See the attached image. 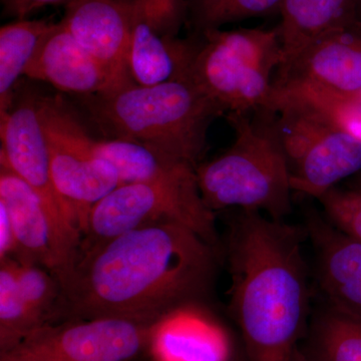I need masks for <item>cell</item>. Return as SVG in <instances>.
<instances>
[{"label":"cell","mask_w":361,"mask_h":361,"mask_svg":"<svg viewBox=\"0 0 361 361\" xmlns=\"http://www.w3.org/2000/svg\"><path fill=\"white\" fill-rule=\"evenodd\" d=\"M355 96H357V97H360V99H361V92H358L357 94H355Z\"/></svg>","instance_id":"obj_32"},{"label":"cell","mask_w":361,"mask_h":361,"mask_svg":"<svg viewBox=\"0 0 361 361\" xmlns=\"http://www.w3.org/2000/svg\"><path fill=\"white\" fill-rule=\"evenodd\" d=\"M229 114L234 142L196 168L203 200L211 210L239 208L282 221L291 212V174L275 126L274 113Z\"/></svg>","instance_id":"obj_4"},{"label":"cell","mask_w":361,"mask_h":361,"mask_svg":"<svg viewBox=\"0 0 361 361\" xmlns=\"http://www.w3.org/2000/svg\"><path fill=\"white\" fill-rule=\"evenodd\" d=\"M0 361H32V360H16V358H0Z\"/></svg>","instance_id":"obj_30"},{"label":"cell","mask_w":361,"mask_h":361,"mask_svg":"<svg viewBox=\"0 0 361 361\" xmlns=\"http://www.w3.org/2000/svg\"><path fill=\"white\" fill-rule=\"evenodd\" d=\"M276 82H298L355 96L361 92V25L317 40L280 73Z\"/></svg>","instance_id":"obj_15"},{"label":"cell","mask_w":361,"mask_h":361,"mask_svg":"<svg viewBox=\"0 0 361 361\" xmlns=\"http://www.w3.org/2000/svg\"><path fill=\"white\" fill-rule=\"evenodd\" d=\"M268 111L291 174V187L319 199L361 170V142L342 132L307 104L272 92Z\"/></svg>","instance_id":"obj_6"},{"label":"cell","mask_w":361,"mask_h":361,"mask_svg":"<svg viewBox=\"0 0 361 361\" xmlns=\"http://www.w3.org/2000/svg\"><path fill=\"white\" fill-rule=\"evenodd\" d=\"M273 90L280 96L307 104L342 132L361 142L360 97L290 82H273Z\"/></svg>","instance_id":"obj_22"},{"label":"cell","mask_w":361,"mask_h":361,"mask_svg":"<svg viewBox=\"0 0 361 361\" xmlns=\"http://www.w3.org/2000/svg\"><path fill=\"white\" fill-rule=\"evenodd\" d=\"M203 33L190 71L194 82L228 115L267 110L272 73L233 51L214 30Z\"/></svg>","instance_id":"obj_10"},{"label":"cell","mask_w":361,"mask_h":361,"mask_svg":"<svg viewBox=\"0 0 361 361\" xmlns=\"http://www.w3.org/2000/svg\"><path fill=\"white\" fill-rule=\"evenodd\" d=\"M289 361H310L308 360L307 356H306L302 349L297 348L295 350H294L293 355H292L290 360Z\"/></svg>","instance_id":"obj_29"},{"label":"cell","mask_w":361,"mask_h":361,"mask_svg":"<svg viewBox=\"0 0 361 361\" xmlns=\"http://www.w3.org/2000/svg\"><path fill=\"white\" fill-rule=\"evenodd\" d=\"M0 163L39 195L49 213L70 276L80 255L82 233L77 214L59 193L52 179L49 148L40 121L39 96L18 97L0 113Z\"/></svg>","instance_id":"obj_7"},{"label":"cell","mask_w":361,"mask_h":361,"mask_svg":"<svg viewBox=\"0 0 361 361\" xmlns=\"http://www.w3.org/2000/svg\"><path fill=\"white\" fill-rule=\"evenodd\" d=\"M0 204L8 213L18 243V253L13 259L42 266L63 287L70 277V271L59 248L51 217L39 195L2 163Z\"/></svg>","instance_id":"obj_11"},{"label":"cell","mask_w":361,"mask_h":361,"mask_svg":"<svg viewBox=\"0 0 361 361\" xmlns=\"http://www.w3.org/2000/svg\"><path fill=\"white\" fill-rule=\"evenodd\" d=\"M215 251L191 228L161 222L132 230L78 257L61 314L157 324L208 288Z\"/></svg>","instance_id":"obj_1"},{"label":"cell","mask_w":361,"mask_h":361,"mask_svg":"<svg viewBox=\"0 0 361 361\" xmlns=\"http://www.w3.org/2000/svg\"><path fill=\"white\" fill-rule=\"evenodd\" d=\"M190 305L156 325L149 345L156 361H230L231 342L225 330Z\"/></svg>","instance_id":"obj_16"},{"label":"cell","mask_w":361,"mask_h":361,"mask_svg":"<svg viewBox=\"0 0 361 361\" xmlns=\"http://www.w3.org/2000/svg\"><path fill=\"white\" fill-rule=\"evenodd\" d=\"M61 23L80 47L125 82H133L128 54L133 30V1L71 0Z\"/></svg>","instance_id":"obj_12"},{"label":"cell","mask_w":361,"mask_h":361,"mask_svg":"<svg viewBox=\"0 0 361 361\" xmlns=\"http://www.w3.org/2000/svg\"><path fill=\"white\" fill-rule=\"evenodd\" d=\"M301 232L242 210L229 240L230 308L250 361H289L308 307Z\"/></svg>","instance_id":"obj_2"},{"label":"cell","mask_w":361,"mask_h":361,"mask_svg":"<svg viewBox=\"0 0 361 361\" xmlns=\"http://www.w3.org/2000/svg\"><path fill=\"white\" fill-rule=\"evenodd\" d=\"M158 324V323H157ZM157 324L102 317L45 324L0 358L32 361H134Z\"/></svg>","instance_id":"obj_9"},{"label":"cell","mask_w":361,"mask_h":361,"mask_svg":"<svg viewBox=\"0 0 361 361\" xmlns=\"http://www.w3.org/2000/svg\"><path fill=\"white\" fill-rule=\"evenodd\" d=\"M195 49L196 45L159 35L133 14L128 70L135 84L154 85L189 78Z\"/></svg>","instance_id":"obj_18"},{"label":"cell","mask_w":361,"mask_h":361,"mask_svg":"<svg viewBox=\"0 0 361 361\" xmlns=\"http://www.w3.org/2000/svg\"><path fill=\"white\" fill-rule=\"evenodd\" d=\"M310 361H361V320L329 310L314 323Z\"/></svg>","instance_id":"obj_21"},{"label":"cell","mask_w":361,"mask_h":361,"mask_svg":"<svg viewBox=\"0 0 361 361\" xmlns=\"http://www.w3.org/2000/svg\"><path fill=\"white\" fill-rule=\"evenodd\" d=\"M283 0H194L196 25L202 32L279 11Z\"/></svg>","instance_id":"obj_25"},{"label":"cell","mask_w":361,"mask_h":361,"mask_svg":"<svg viewBox=\"0 0 361 361\" xmlns=\"http://www.w3.org/2000/svg\"><path fill=\"white\" fill-rule=\"evenodd\" d=\"M94 149L99 158L115 169L121 185L154 182L194 167L154 147L125 137L94 139Z\"/></svg>","instance_id":"obj_19"},{"label":"cell","mask_w":361,"mask_h":361,"mask_svg":"<svg viewBox=\"0 0 361 361\" xmlns=\"http://www.w3.org/2000/svg\"><path fill=\"white\" fill-rule=\"evenodd\" d=\"M161 222L180 223L217 245L215 216L202 197L196 168L116 187L90 210L78 257L123 233Z\"/></svg>","instance_id":"obj_5"},{"label":"cell","mask_w":361,"mask_h":361,"mask_svg":"<svg viewBox=\"0 0 361 361\" xmlns=\"http://www.w3.org/2000/svg\"><path fill=\"white\" fill-rule=\"evenodd\" d=\"M25 75L63 92L87 97L106 94L132 82L121 80L104 68L78 44L61 21L45 37Z\"/></svg>","instance_id":"obj_13"},{"label":"cell","mask_w":361,"mask_h":361,"mask_svg":"<svg viewBox=\"0 0 361 361\" xmlns=\"http://www.w3.org/2000/svg\"><path fill=\"white\" fill-rule=\"evenodd\" d=\"M361 0H283L279 27L282 73L322 37L358 23Z\"/></svg>","instance_id":"obj_17"},{"label":"cell","mask_w":361,"mask_h":361,"mask_svg":"<svg viewBox=\"0 0 361 361\" xmlns=\"http://www.w3.org/2000/svg\"><path fill=\"white\" fill-rule=\"evenodd\" d=\"M52 179L77 214L82 235L92 207L120 186L115 169L97 155L94 137L61 97L39 96Z\"/></svg>","instance_id":"obj_8"},{"label":"cell","mask_w":361,"mask_h":361,"mask_svg":"<svg viewBox=\"0 0 361 361\" xmlns=\"http://www.w3.org/2000/svg\"><path fill=\"white\" fill-rule=\"evenodd\" d=\"M56 23L20 20L0 28V113L13 103V89L25 75Z\"/></svg>","instance_id":"obj_20"},{"label":"cell","mask_w":361,"mask_h":361,"mask_svg":"<svg viewBox=\"0 0 361 361\" xmlns=\"http://www.w3.org/2000/svg\"><path fill=\"white\" fill-rule=\"evenodd\" d=\"M318 201L332 224L361 242L360 193L334 188Z\"/></svg>","instance_id":"obj_26"},{"label":"cell","mask_w":361,"mask_h":361,"mask_svg":"<svg viewBox=\"0 0 361 361\" xmlns=\"http://www.w3.org/2000/svg\"><path fill=\"white\" fill-rule=\"evenodd\" d=\"M18 243L6 209L0 204V261L16 258Z\"/></svg>","instance_id":"obj_27"},{"label":"cell","mask_w":361,"mask_h":361,"mask_svg":"<svg viewBox=\"0 0 361 361\" xmlns=\"http://www.w3.org/2000/svg\"><path fill=\"white\" fill-rule=\"evenodd\" d=\"M308 230L329 307L361 320V242L320 217L310 218Z\"/></svg>","instance_id":"obj_14"},{"label":"cell","mask_w":361,"mask_h":361,"mask_svg":"<svg viewBox=\"0 0 361 361\" xmlns=\"http://www.w3.org/2000/svg\"><path fill=\"white\" fill-rule=\"evenodd\" d=\"M358 23L361 25V2L360 6V9H358Z\"/></svg>","instance_id":"obj_31"},{"label":"cell","mask_w":361,"mask_h":361,"mask_svg":"<svg viewBox=\"0 0 361 361\" xmlns=\"http://www.w3.org/2000/svg\"><path fill=\"white\" fill-rule=\"evenodd\" d=\"M13 265L21 298L35 330L56 322V318L61 314L63 299L59 280L49 270L35 263L20 262L13 259Z\"/></svg>","instance_id":"obj_23"},{"label":"cell","mask_w":361,"mask_h":361,"mask_svg":"<svg viewBox=\"0 0 361 361\" xmlns=\"http://www.w3.org/2000/svg\"><path fill=\"white\" fill-rule=\"evenodd\" d=\"M89 104L97 123L111 135L149 145L195 168L211 123L224 114L191 75L154 85L129 82L90 96Z\"/></svg>","instance_id":"obj_3"},{"label":"cell","mask_w":361,"mask_h":361,"mask_svg":"<svg viewBox=\"0 0 361 361\" xmlns=\"http://www.w3.org/2000/svg\"><path fill=\"white\" fill-rule=\"evenodd\" d=\"M35 330L18 289L13 259L0 261V355L20 345Z\"/></svg>","instance_id":"obj_24"},{"label":"cell","mask_w":361,"mask_h":361,"mask_svg":"<svg viewBox=\"0 0 361 361\" xmlns=\"http://www.w3.org/2000/svg\"><path fill=\"white\" fill-rule=\"evenodd\" d=\"M9 13L25 20L28 14L49 4H66L71 0H2Z\"/></svg>","instance_id":"obj_28"}]
</instances>
